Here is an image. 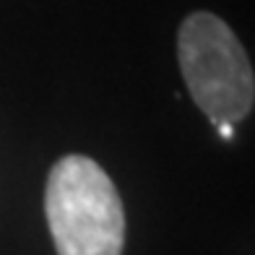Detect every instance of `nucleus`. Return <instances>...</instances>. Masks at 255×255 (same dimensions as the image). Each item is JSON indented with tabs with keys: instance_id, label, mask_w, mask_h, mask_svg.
Returning a JSON list of instances; mask_svg holds the SVG:
<instances>
[{
	"instance_id": "nucleus-2",
	"label": "nucleus",
	"mask_w": 255,
	"mask_h": 255,
	"mask_svg": "<svg viewBox=\"0 0 255 255\" xmlns=\"http://www.w3.org/2000/svg\"><path fill=\"white\" fill-rule=\"evenodd\" d=\"M177 60L193 102L211 123H240L253 110V65L219 16L198 10L182 21L177 37Z\"/></svg>"
},
{
	"instance_id": "nucleus-3",
	"label": "nucleus",
	"mask_w": 255,
	"mask_h": 255,
	"mask_svg": "<svg viewBox=\"0 0 255 255\" xmlns=\"http://www.w3.org/2000/svg\"><path fill=\"white\" fill-rule=\"evenodd\" d=\"M216 130H219V135H222L224 141H229V138L235 135V125L232 123H216Z\"/></svg>"
},
{
	"instance_id": "nucleus-1",
	"label": "nucleus",
	"mask_w": 255,
	"mask_h": 255,
	"mask_svg": "<svg viewBox=\"0 0 255 255\" xmlns=\"http://www.w3.org/2000/svg\"><path fill=\"white\" fill-rule=\"evenodd\" d=\"M44 214L57 255H120L125 214L115 182L94 159L55 161L44 190Z\"/></svg>"
}]
</instances>
